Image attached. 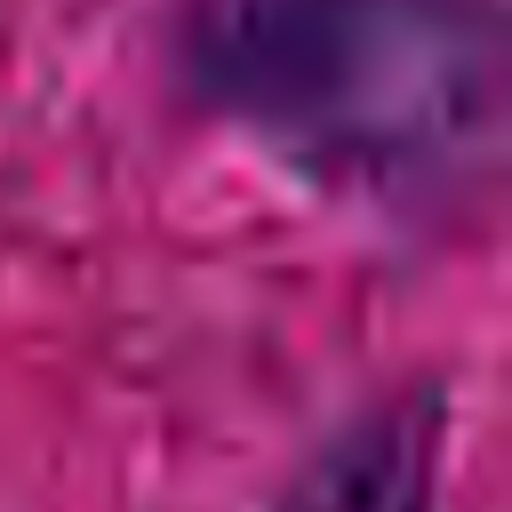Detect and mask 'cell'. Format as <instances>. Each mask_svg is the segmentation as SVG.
<instances>
[{"instance_id":"2","label":"cell","mask_w":512,"mask_h":512,"mask_svg":"<svg viewBox=\"0 0 512 512\" xmlns=\"http://www.w3.org/2000/svg\"><path fill=\"white\" fill-rule=\"evenodd\" d=\"M440 464H448V392L416 376L328 424L280 480L272 512H432Z\"/></svg>"},{"instance_id":"1","label":"cell","mask_w":512,"mask_h":512,"mask_svg":"<svg viewBox=\"0 0 512 512\" xmlns=\"http://www.w3.org/2000/svg\"><path fill=\"white\" fill-rule=\"evenodd\" d=\"M176 88L280 168L376 216H448L496 184V0H176Z\"/></svg>"}]
</instances>
